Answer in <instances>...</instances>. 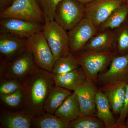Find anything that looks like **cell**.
<instances>
[{"label": "cell", "mask_w": 128, "mask_h": 128, "mask_svg": "<svg viewBox=\"0 0 128 128\" xmlns=\"http://www.w3.org/2000/svg\"><path fill=\"white\" fill-rule=\"evenodd\" d=\"M22 82V110L34 117L45 113L44 103L56 86L52 73L38 67Z\"/></svg>", "instance_id": "6da1fadb"}, {"label": "cell", "mask_w": 128, "mask_h": 128, "mask_svg": "<svg viewBox=\"0 0 128 128\" xmlns=\"http://www.w3.org/2000/svg\"><path fill=\"white\" fill-rule=\"evenodd\" d=\"M38 67L32 52L26 46L7 62L0 64V78L22 82Z\"/></svg>", "instance_id": "7a4b0ae2"}, {"label": "cell", "mask_w": 128, "mask_h": 128, "mask_svg": "<svg viewBox=\"0 0 128 128\" xmlns=\"http://www.w3.org/2000/svg\"><path fill=\"white\" fill-rule=\"evenodd\" d=\"M74 55L86 78L94 83L97 82L99 73L110 66L116 56L114 51L92 50H82Z\"/></svg>", "instance_id": "3957f363"}, {"label": "cell", "mask_w": 128, "mask_h": 128, "mask_svg": "<svg viewBox=\"0 0 128 128\" xmlns=\"http://www.w3.org/2000/svg\"><path fill=\"white\" fill-rule=\"evenodd\" d=\"M14 18L44 24L45 14L36 0H14L0 12V19Z\"/></svg>", "instance_id": "277c9868"}, {"label": "cell", "mask_w": 128, "mask_h": 128, "mask_svg": "<svg viewBox=\"0 0 128 128\" xmlns=\"http://www.w3.org/2000/svg\"><path fill=\"white\" fill-rule=\"evenodd\" d=\"M42 31L56 60L71 52L68 32L54 20L46 18Z\"/></svg>", "instance_id": "5b68a950"}, {"label": "cell", "mask_w": 128, "mask_h": 128, "mask_svg": "<svg viewBox=\"0 0 128 128\" xmlns=\"http://www.w3.org/2000/svg\"><path fill=\"white\" fill-rule=\"evenodd\" d=\"M85 16V5L77 0H62L56 9L54 20L69 32Z\"/></svg>", "instance_id": "8992f818"}, {"label": "cell", "mask_w": 128, "mask_h": 128, "mask_svg": "<svg viewBox=\"0 0 128 128\" xmlns=\"http://www.w3.org/2000/svg\"><path fill=\"white\" fill-rule=\"evenodd\" d=\"M26 46L32 52L38 66L51 73L56 59L42 31L28 38Z\"/></svg>", "instance_id": "52a82bcc"}, {"label": "cell", "mask_w": 128, "mask_h": 128, "mask_svg": "<svg viewBox=\"0 0 128 128\" xmlns=\"http://www.w3.org/2000/svg\"><path fill=\"white\" fill-rule=\"evenodd\" d=\"M98 32V29L93 22L84 18L68 32L70 52L75 54L82 51L89 40Z\"/></svg>", "instance_id": "ba28073f"}, {"label": "cell", "mask_w": 128, "mask_h": 128, "mask_svg": "<svg viewBox=\"0 0 128 128\" xmlns=\"http://www.w3.org/2000/svg\"><path fill=\"white\" fill-rule=\"evenodd\" d=\"M124 2L122 0H94L85 5V18L91 21L98 29L113 12Z\"/></svg>", "instance_id": "9c48e42d"}, {"label": "cell", "mask_w": 128, "mask_h": 128, "mask_svg": "<svg viewBox=\"0 0 128 128\" xmlns=\"http://www.w3.org/2000/svg\"><path fill=\"white\" fill-rule=\"evenodd\" d=\"M44 25L18 18H4L0 20V33L28 39L42 31Z\"/></svg>", "instance_id": "30bf717a"}, {"label": "cell", "mask_w": 128, "mask_h": 128, "mask_svg": "<svg viewBox=\"0 0 128 128\" xmlns=\"http://www.w3.org/2000/svg\"><path fill=\"white\" fill-rule=\"evenodd\" d=\"M97 82L104 86L117 82L128 83V54L115 56L108 70L98 75Z\"/></svg>", "instance_id": "8fae6325"}, {"label": "cell", "mask_w": 128, "mask_h": 128, "mask_svg": "<svg viewBox=\"0 0 128 128\" xmlns=\"http://www.w3.org/2000/svg\"><path fill=\"white\" fill-rule=\"evenodd\" d=\"M98 91L94 82L86 78L84 82L73 92L78 98L81 114L96 116V100Z\"/></svg>", "instance_id": "7c38bea8"}, {"label": "cell", "mask_w": 128, "mask_h": 128, "mask_svg": "<svg viewBox=\"0 0 128 128\" xmlns=\"http://www.w3.org/2000/svg\"><path fill=\"white\" fill-rule=\"evenodd\" d=\"M27 40L0 33V64L7 62L26 47Z\"/></svg>", "instance_id": "4fadbf2b"}, {"label": "cell", "mask_w": 128, "mask_h": 128, "mask_svg": "<svg viewBox=\"0 0 128 128\" xmlns=\"http://www.w3.org/2000/svg\"><path fill=\"white\" fill-rule=\"evenodd\" d=\"M127 83L117 82L104 85L100 90L107 98L112 111L119 115L123 107Z\"/></svg>", "instance_id": "5bb4252c"}, {"label": "cell", "mask_w": 128, "mask_h": 128, "mask_svg": "<svg viewBox=\"0 0 128 128\" xmlns=\"http://www.w3.org/2000/svg\"><path fill=\"white\" fill-rule=\"evenodd\" d=\"M34 117L25 110H4L1 113L0 124L4 128H31Z\"/></svg>", "instance_id": "9a60e30c"}, {"label": "cell", "mask_w": 128, "mask_h": 128, "mask_svg": "<svg viewBox=\"0 0 128 128\" xmlns=\"http://www.w3.org/2000/svg\"><path fill=\"white\" fill-rule=\"evenodd\" d=\"M52 74L56 86L73 92L82 85L86 79L81 66L64 74H56L52 73Z\"/></svg>", "instance_id": "2e32d148"}, {"label": "cell", "mask_w": 128, "mask_h": 128, "mask_svg": "<svg viewBox=\"0 0 128 128\" xmlns=\"http://www.w3.org/2000/svg\"><path fill=\"white\" fill-rule=\"evenodd\" d=\"M114 30H105L98 32L87 43L82 50L114 51Z\"/></svg>", "instance_id": "e0dca14e"}, {"label": "cell", "mask_w": 128, "mask_h": 128, "mask_svg": "<svg viewBox=\"0 0 128 128\" xmlns=\"http://www.w3.org/2000/svg\"><path fill=\"white\" fill-rule=\"evenodd\" d=\"M96 105V116L102 121L105 128H117L116 121L114 120L107 98L100 90L97 94Z\"/></svg>", "instance_id": "ac0fdd59"}, {"label": "cell", "mask_w": 128, "mask_h": 128, "mask_svg": "<svg viewBox=\"0 0 128 128\" xmlns=\"http://www.w3.org/2000/svg\"><path fill=\"white\" fill-rule=\"evenodd\" d=\"M54 114L69 123L81 114L78 98L74 92L64 101L56 111Z\"/></svg>", "instance_id": "d6986e66"}, {"label": "cell", "mask_w": 128, "mask_h": 128, "mask_svg": "<svg viewBox=\"0 0 128 128\" xmlns=\"http://www.w3.org/2000/svg\"><path fill=\"white\" fill-rule=\"evenodd\" d=\"M72 93L71 91L55 86L46 99L44 106V112L54 114L56 111Z\"/></svg>", "instance_id": "ffe728a7"}, {"label": "cell", "mask_w": 128, "mask_h": 128, "mask_svg": "<svg viewBox=\"0 0 128 128\" xmlns=\"http://www.w3.org/2000/svg\"><path fill=\"white\" fill-rule=\"evenodd\" d=\"M128 18V2H124L113 12L108 19L98 28V32L114 30L119 28Z\"/></svg>", "instance_id": "44dd1931"}, {"label": "cell", "mask_w": 128, "mask_h": 128, "mask_svg": "<svg viewBox=\"0 0 128 128\" xmlns=\"http://www.w3.org/2000/svg\"><path fill=\"white\" fill-rule=\"evenodd\" d=\"M32 128H70L69 123L60 119L54 114L45 112L34 117Z\"/></svg>", "instance_id": "7402d4cb"}, {"label": "cell", "mask_w": 128, "mask_h": 128, "mask_svg": "<svg viewBox=\"0 0 128 128\" xmlns=\"http://www.w3.org/2000/svg\"><path fill=\"white\" fill-rule=\"evenodd\" d=\"M114 51L115 55L128 54V18L121 26L114 30Z\"/></svg>", "instance_id": "603a6c76"}, {"label": "cell", "mask_w": 128, "mask_h": 128, "mask_svg": "<svg viewBox=\"0 0 128 128\" xmlns=\"http://www.w3.org/2000/svg\"><path fill=\"white\" fill-rule=\"evenodd\" d=\"M80 67L75 55L70 52L56 61L51 73L60 74L72 71Z\"/></svg>", "instance_id": "cb8c5ba5"}, {"label": "cell", "mask_w": 128, "mask_h": 128, "mask_svg": "<svg viewBox=\"0 0 128 128\" xmlns=\"http://www.w3.org/2000/svg\"><path fill=\"white\" fill-rule=\"evenodd\" d=\"M70 128H104V124L96 116L80 115L69 123Z\"/></svg>", "instance_id": "d4e9b609"}, {"label": "cell", "mask_w": 128, "mask_h": 128, "mask_svg": "<svg viewBox=\"0 0 128 128\" xmlns=\"http://www.w3.org/2000/svg\"><path fill=\"white\" fill-rule=\"evenodd\" d=\"M1 102L3 105L12 109L22 107V109L23 92L22 89L7 95L0 96Z\"/></svg>", "instance_id": "484cf974"}, {"label": "cell", "mask_w": 128, "mask_h": 128, "mask_svg": "<svg viewBox=\"0 0 128 128\" xmlns=\"http://www.w3.org/2000/svg\"><path fill=\"white\" fill-rule=\"evenodd\" d=\"M22 82L12 79L0 78V96L11 94L22 89Z\"/></svg>", "instance_id": "4316f807"}, {"label": "cell", "mask_w": 128, "mask_h": 128, "mask_svg": "<svg viewBox=\"0 0 128 128\" xmlns=\"http://www.w3.org/2000/svg\"><path fill=\"white\" fill-rule=\"evenodd\" d=\"M45 14V18L54 20L56 8L62 0H36Z\"/></svg>", "instance_id": "83f0119b"}, {"label": "cell", "mask_w": 128, "mask_h": 128, "mask_svg": "<svg viewBox=\"0 0 128 128\" xmlns=\"http://www.w3.org/2000/svg\"><path fill=\"white\" fill-rule=\"evenodd\" d=\"M128 116V83L126 86V94L123 107L116 121L117 128H125V124Z\"/></svg>", "instance_id": "f1b7e54d"}, {"label": "cell", "mask_w": 128, "mask_h": 128, "mask_svg": "<svg viewBox=\"0 0 128 128\" xmlns=\"http://www.w3.org/2000/svg\"><path fill=\"white\" fill-rule=\"evenodd\" d=\"M14 0H0V9L2 10L8 7Z\"/></svg>", "instance_id": "f546056e"}, {"label": "cell", "mask_w": 128, "mask_h": 128, "mask_svg": "<svg viewBox=\"0 0 128 128\" xmlns=\"http://www.w3.org/2000/svg\"><path fill=\"white\" fill-rule=\"evenodd\" d=\"M77 0L83 4L86 5L90 3L94 0Z\"/></svg>", "instance_id": "4dcf8cb0"}, {"label": "cell", "mask_w": 128, "mask_h": 128, "mask_svg": "<svg viewBox=\"0 0 128 128\" xmlns=\"http://www.w3.org/2000/svg\"><path fill=\"white\" fill-rule=\"evenodd\" d=\"M125 128H128V116L126 119L125 124Z\"/></svg>", "instance_id": "1f68e13d"}, {"label": "cell", "mask_w": 128, "mask_h": 128, "mask_svg": "<svg viewBox=\"0 0 128 128\" xmlns=\"http://www.w3.org/2000/svg\"><path fill=\"white\" fill-rule=\"evenodd\" d=\"M124 2H128V0H122Z\"/></svg>", "instance_id": "d6a6232c"}]
</instances>
